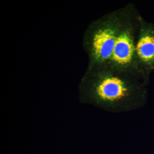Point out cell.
<instances>
[{
	"instance_id": "obj_1",
	"label": "cell",
	"mask_w": 154,
	"mask_h": 154,
	"mask_svg": "<svg viewBox=\"0 0 154 154\" xmlns=\"http://www.w3.org/2000/svg\"><path fill=\"white\" fill-rule=\"evenodd\" d=\"M80 102L107 112L120 113L143 107L147 100L144 84L127 76L88 72L79 86Z\"/></svg>"
},
{
	"instance_id": "obj_2",
	"label": "cell",
	"mask_w": 154,
	"mask_h": 154,
	"mask_svg": "<svg viewBox=\"0 0 154 154\" xmlns=\"http://www.w3.org/2000/svg\"><path fill=\"white\" fill-rule=\"evenodd\" d=\"M117 36L114 30L108 28L96 29L87 38L91 60L96 63L112 56Z\"/></svg>"
},
{
	"instance_id": "obj_3",
	"label": "cell",
	"mask_w": 154,
	"mask_h": 154,
	"mask_svg": "<svg viewBox=\"0 0 154 154\" xmlns=\"http://www.w3.org/2000/svg\"><path fill=\"white\" fill-rule=\"evenodd\" d=\"M139 56L145 64L148 71L154 69V26L149 25L137 45Z\"/></svg>"
},
{
	"instance_id": "obj_4",
	"label": "cell",
	"mask_w": 154,
	"mask_h": 154,
	"mask_svg": "<svg viewBox=\"0 0 154 154\" xmlns=\"http://www.w3.org/2000/svg\"><path fill=\"white\" fill-rule=\"evenodd\" d=\"M134 50L130 35L128 33L124 32L117 36L111 56L116 63L126 64L132 60Z\"/></svg>"
}]
</instances>
